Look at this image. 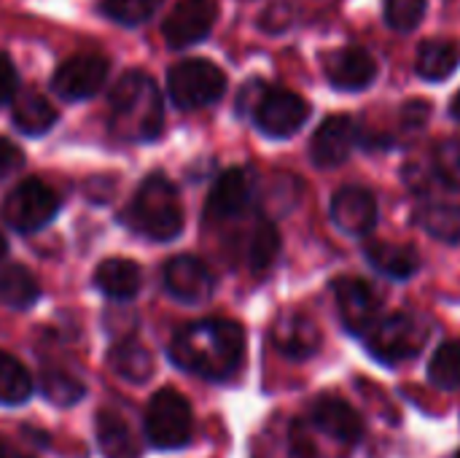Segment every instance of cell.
Instances as JSON below:
<instances>
[{
    "mask_svg": "<svg viewBox=\"0 0 460 458\" xmlns=\"http://www.w3.org/2000/svg\"><path fill=\"white\" fill-rule=\"evenodd\" d=\"M245 356V332L240 324L226 319L194 321L178 332L170 346V362L183 373L226 381L237 373Z\"/></svg>",
    "mask_w": 460,
    "mask_h": 458,
    "instance_id": "cell-1",
    "label": "cell"
},
{
    "mask_svg": "<svg viewBox=\"0 0 460 458\" xmlns=\"http://www.w3.org/2000/svg\"><path fill=\"white\" fill-rule=\"evenodd\" d=\"M111 130L121 140L146 143L159 138L164 124L162 94L143 70L124 73L111 89Z\"/></svg>",
    "mask_w": 460,
    "mask_h": 458,
    "instance_id": "cell-2",
    "label": "cell"
},
{
    "mask_svg": "<svg viewBox=\"0 0 460 458\" xmlns=\"http://www.w3.org/2000/svg\"><path fill=\"white\" fill-rule=\"evenodd\" d=\"M127 221L137 235L148 240H175L183 229V205L175 186L162 175L146 178L127 211Z\"/></svg>",
    "mask_w": 460,
    "mask_h": 458,
    "instance_id": "cell-3",
    "label": "cell"
},
{
    "mask_svg": "<svg viewBox=\"0 0 460 458\" xmlns=\"http://www.w3.org/2000/svg\"><path fill=\"white\" fill-rule=\"evenodd\" d=\"M167 92L175 108L181 111H197L205 105H213L226 92V76L224 70L210 59H183L170 67L167 73Z\"/></svg>",
    "mask_w": 460,
    "mask_h": 458,
    "instance_id": "cell-4",
    "label": "cell"
},
{
    "mask_svg": "<svg viewBox=\"0 0 460 458\" xmlns=\"http://www.w3.org/2000/svg\"><path fill=\"white\" fill-rule=\"evenodd\" d=\"M426 340L429 327H423L410 313H391L367 332V348L383 364H402L415 359L423 351Z\"/></svg>",
    "mask_w": 460,
    "mask_h": 458,
    "instance_id": "cell-5",
    "label": "cell"
},
{
    "mask_svg": "<svg viewBox=\"0 0 460 458\" xmlns=\"http://www.w3.org/2000/svg\"><path fill=\"white\" fill-rule=\"evenodd\" d=\"M191 405L172 389H162L154 394L146 410V437L159 451L183 448L191 440Z\"/></svg>",
    "mask_w": 460,
    "mask_h": 458,
    "instance_id": "cell-6",
    "label": "cell"
},
{
    "mask_svg": "<svg viewBox=\"0 0 460 458\" xmlns=\"http://www.w3.org/2000/svg\"><path fill=\"white\" fill-rule=\"evenodd\" d=\"M59 213V197L51 186L38 178H27L13 186L3 202V219L16 232H38L54 221Z\"/></svg>",
    "mask_w": 460,
    "mask_h": 458,
    "instance_id": "cell-7",
    "label": "cell"
},
{
    "mask_svg": "<svg viewBox=\"0 0 460 458\" xmlns=\"http://www.w3.org/2000/svg\"><path fill=\"white\" fill-rule=\"evenodd\" d=\"M307 116V100L291 89H264L253 108L256 127L270 138H291L305 127Z\"/></svg>",
    "mask_w": 460,
    "mask_h": 458,
    "instance_id": "cell-8",
    "label": "cell"
},
{
    "mask_svg": "<svg viewBox=\"0 0 460 458\" xmlns=\"http://www.w3.org/2000/svg\"><path fill=\"white\" fill-rule=\"evenodd\" d=\"M108 59L97 57V54H78L67 62H62L51 78V89L62 97V100H86L94 97L105 81H108Z\"/></svg>",
    "mask_w": 460,
    "mask_h": 458,
    "instance_id": "cell-9",
    "label": "cell"
},
{
    "mask_svg": "<svg viewBox=\"0 0 460 458\" xmlns=\"http://www.w3.org/2000/svg\"><path fill=\"white\" fill-rule=\"evenodd\" d=\"M216 13L218 8L213 0H181L162 24L164 40L172 49H186L205 40L216 24Z\"/></svg>",
    "mask_w": 460,
    "mask_h": 458,
    "instance_id": "cell-10",
    "label": "cell"
},
{
    "mask_svg": "<svg viewBox=\"0 0 460 458\" xmlns=\"http://www.w3.org/2000/svg\"><path fill=\"white\" fill-rule=\"evenodd\" d=\"M164 289L181 305H205L213 297V275L197 256H172L164 265Z\"/></svg>",
    "mask_w": 460,
    "mask_h": 458,
    "instance_id": "cell-11",
    "label": "cell"
},
{
    "mask_svg": "<svg viewBox=\"0 0 460 458\" xmlns=\"http://www.w3.org/2000/svg\"><path fill=\"white\" fill-rule=\"evenodd\" d=\"M334 297H337L340 319H342L348 332L367 335L377 324L380 297L367 281H361V278H340L334 283Z\"/></svg>",
    "mask_w": 460,
    "mask_h": 458,
    "instance_id": "cell-12",
    "label": "cell"
},
{
    "mask_svg": "<svg viewBox=\"0 0 460 458\" xmlns=\"http://www.w3.org/2000/svg\"><path fill=\"white\" fill-rule=\"evenodd\" d=\"M326 78L334 89L342 92H361L377 78L375 57L361 46H345L323 57Z\"/></svg>",
    "mask_w": 460,
    "mask_h": 458,
    "instance_id": "cell-13",
    "label": "cell"
},
{
    "mask_svg": "<svg viewBox=\"0 0 460 458\" xmlns=\"http://www.w3.org/2000/svg\"><path fill=\"white\" fill-rule=\"evenodd\" d=\"M358 140V127L350 116H329L310 140V157L318 167H337L342 165Z\"/></svg>",
    "mask_w": 460,
    "mask_h": 458,
    "instance_id": "cell-14",
    "label": "cell"
},
{
    "mask_svg": "<svg viewBox=\"0 0 460 458\" xmlns=\"http://www.w3.org/2000/svg\"><path fill=\"white\" fill-rule=\"evenodd\" d=\"M377 200L364 186H342L332 197V219L348 235H367L377 224Z\"/></svg>",
    "mask_w": 460,
    "mask_h": 458,
    "instance_id": "cell-15",
    "label": "cell"
},
{
    "mask_svg": "<svg viewBox=\"0 0 460 458\" xmlns=\"http://www.w3.org/2000/svg\"><path fill=\"white\" fill-rule=\"evenodd\" d=\"M253 202V175L245 167H232L218 175L208 197V219H234Z\"/></svg>",
    "mask_w": 460,
    "mask_h": 458,
    "instance_id": "cell-16",
    "label": "cell"
},
{
    "mask_svg": "<svg viewBox=\"0 0 460 458\" xmlns=\"http://www.w3.org/2000/svg\"><path fill=\"white\" fill-rule=\"evenodd\" d=\"M310 418L323 435H329L340 443L356 445L364 437V418L356 413V408L350 402H345L340 397H332V394L318 397L313 402Z\"/></svg>",
    "mask_w": 460,
    "mask_h": 458,
    "instance_id": "cell-17",
    "label": "cell"
},
{
    "mask_svg": "<svg viewBox=\"0 0 460 458\" xmlns=\"http://www.w3.org/2000/svg\"><path fill=\"white\" fill-rule=\"evenodd\" d=\"M272 343H275V348L283 356H288L294 362H302V359H310V356L318 354V348H321V329L305 313H288V316H283L275 324Z\"/></svg>",
    "mask_w": 460,
    "mask_h": 458,
    "instance_id": "cell-18",
    "label": "cell"
},
{
    "mask_svg": "<svg viewBox=\"0 0 460 458\" xmlns=\"http://www.w3.org/2000/svg\"><path fill=\"white\" fill-rule=\"evenodd\" d=\"M364 254H367V259H369V265L375 270H380L383 275H388L394 281H407L420 267V259H418L415 248L399 246V243H391V240H369L364 246Z\"/></svg>",
    "mask_w": 460,
    "mask_h": 458,
    "instance_id": "cell-19",
    "label": "cell"
},
{
    "mask_svg": "<svg viewBox=\"0 0 460 458\" xmlns=\"http://www.w3.org/2000/svg\"><path fill=\"white\" fill-rule=\"evenodd\" d=\"M94 286L111 300H132L143 286V273L132 259H105L94 270Z\"/></svg>",
    "mask_w": 460,
    "mask_h": 458,
    "instance_id": "cell-20",
    "label": "cell"
},
{
    "mask_svg": "<svg viewBox=\"0 0 460 458\" xmlns=\"http://www.w3.org/2000/svg\"><path fill=\"white\" fill-rule=\"evenodd\" d=\"M460 65V43L458 40H445V38H431L423 40L418 49V76L426 81H445L453 76Z\"/></svg>",
    "mask_w": 460,
    "mask_h": 458,
    "instance_id": "cell-21",
    "label": "cell"
},
{
    "mask_svg": "<svg viewBox=\"0 0 460 458\" xmlns=\"http://www.w3.org/2000/svg\"><path fill=\"white\" fill-rule=\"evenodd\" d=\"M13 127L24 135H43L57 124V108L38 92H24L11 111Z\"/></svg>",
    "mask_w": 460,
    "mask_h": 458,
    "instance_id": "cell-22",
    "label": "cell"
},
{
    "mask_svg": "<svg viewBox=\"0 0 460 458\" xmlns=\"http://www.w3.org/2000/svg\"><path fill=\"white\" fill-rule=\"evenodd\" d=\"M97 443L105 458H137V445L129 427L111 410L97 416Z\"/></svg>",
    "mask_w": 460,
    "mask_h": 458,
    "instance_id": "cell-23",
    "label": "cell"
},
{
    "mask_svg": "<svg viewBox=\"0 0 460 458\" xmlns=\"http://www.w3.org/2000/svg\"><path fill=\"white\" fill-rule=\"evenodd\" d=\"M40 286L24 267H5L0 273V302L13 310H27L38 302Z\"/></svg>",
    "mask_w": 460,
    "mask_h": 458,
    "instance_id": "cell-24",
    "label": "cell"
},
{
    "mask_svg": "<svg viewBox=\"0 0 460 458\" xmlns=\"http://www.w3.org/2000/svg\"><path fill=\"white\" fill-rule=\"evenodd\" d=\"M418 224L437 240L460 243V205L431 202L418 211Z\"/></svg>",
    "mask_w": 460,
    "mask_h": 458,
    "instance_id": "cell-25",
    "label": "cell"
},
{
    "mask_svg": "<svg viewBox=\"0 0 460 458\" xmlns=\"http://www.w3.org/2000/svg\"><path fill=\"white\" fill-rule=\"evenodd\" d=\"M32 394V378L19 359L0 351V405H22Z\"/></svg>",
    "mask_w": 460,
    "mask_h": 458,
    "instance_id": "cell-26",
    "label": "cell"
},
{
    "mask_svg": "<svg viewBox=\"0 0 460 458\" xmlns=\"http://www.w3.org/2000/svg\"><path fill=\"white\" fill-rule=\"evenodd\" d=\"M111 364H113V370L121 378H127L132 383H143L154 373L151 354L140 343H121V346H116L111 351Z\"/></svg>",
    "mask_w": 460,
    "mask_h": 458,
    "instance_id": "cell-27",
    "label": "cell"
},
{
    "mask_svg": "<svg viewBox=\"0 0 460 458\" xmlns=\"http://www.w3.org/2000/svg\"><path fill=\"white\" fill-rule=\"evenodd\" d=\"M429 381L442 391H456L460 386V340L442 343L429 362Z\"/></svg>",
    "mask_w": 460,
    "mask_h": 458,
    "instance_id": "cell-28",
    "label": "cell"
},
{
    "mask_svg": "<svg viewBox=\"0 0 460 458\" xmlns=\"http://www.w3.org/2000/svg\"><path fill=\"white\" fill-rule=\"evenodd\" d=\"M278 251H280V235H278L275 224L259 221L251 235V243H248V265L256 273H264L267 267H272Z\"/></svg>",
    "mask_w": 460,
    "mask_h": 458,
    "instance_id": "cell-29",
    "label": "cell"
},
{
    "mask_svg": "<svg viewBox=\"0 0 460 458\" xmlns=\"http://www.w3.org/2000/svg\"><path fill=\"white\" fill-rule=\"evenodd\" d=\"M162 0H102V11L108 19L135 27L148 22L156 11H159Z\"/></svg>",
    "mask_w": 460,
    "mask_h": 458,
    "instance_id": "cell-30",
    "label": "cell"
},
{
    "mask_svg": "<svg viewBox=\"0 0 460 458\" xmlns=\"http://www.w3.org/2000/svg\"><path fill=\"white\" fill-rule=\"evenodd\" d=\"M434 173L445 186L460 189V135L437 143V148H434Z\"/></svg>",
    "mask_w": 460,
    "mask_h": 458,
    "instance_id": "cell-31",
    "label": "cell"
},
{
    "mask_svg": "<svg viewBox=\"0 0 460 458\" xmlns=\"http://www.w3.org/2000/svg\"><path fill=\"white\" fill-rule=\"evenodd\" d=\"M429 0H385V22L399 32H412L426 16Z\"/></svg>",
    "mask_w": 460,
    "mask_h": 458,
    "instance_id": "cell-32",
    "label": "cell"
},
{
    "mask_svg": "<svg viewBox=\"0 0 460 458\" xmlns=\"http://www.w3.org/2000/svg\"><path fill=\"white\" fill-rule=\"evenodd\" d=\"M43 394L59 405V408H67V405H75L81 397H84V386L78 381H73L70 375L65 373H57V370H49L43 375Z\"/></svg>",
    "mask_w": 460,
    "mask_h": 458,
    "instance_id": "cell-33",
    "label": "cell"
},
{
    "mask_svg": "<svg viewBox=\"0 0 460 458\" xmlns=\"http://www.w3.org/2000/svg\"><path fill=\"white\" fill-rule=\"evenodd\" d=\"M16 89H19V76H16V67L13 62L0 54V105H5L8 100L16 97Z\"/></svg>",
    "mask_w": 460,
    "mask_h": 458,
    "instance_id": "cell-34",
    "label": "cell"
},
{
    "mask_svg": "<svg viewBox=\"0 0 460 458\" xmlns=\"http://www.w3.org/2000/svg\"><path fill=\"white\" fill-rule=\"evenodd\" d=\"M22 165H24V154H22V148H19L16 143L5 140V138H0V178L13 175Z\"/></svg>",
    "mask_w": 460,
    "mask_h": 458,
    "instance_id": "cell-35",
    "label": "cell"
},
{
    "mask_svg": "<svg viewBox=\"0 0 460 458\" xmlns=\"http://www.w3.org/2000/svg\"><path fill=\"white\" fill-rule=\"evenodd\" d=\"M429 119V103H420V100H412L402 108V121L404 127H423Z\"/></svg>",
    "mask_w": 460,
    "mask_h": 458,
    "instance_id": "cell-36",
    "label": "cell"
},
{
    "mask_svg": "<svg viewBox=\"0 0 460 458\" xmlns=\"http://www.w3.org/2000/svg\"><path fill=\"white\" fill-rule=\"evenodd\" d=\"M0 458H35V456H30V454H24V451H19V448H13V445H8V443H3V440H0Z\"/></svg>",
    "mask_w": 460,
    "mask_h": 458,
    "instance_id": "cell-37",
    "label": "cell"
},
{
    "mask_svg": "<svg viewBox=\"0 0 460 458\" xmlns=\"http://www.w3.org/2000/svg\"><path fill=\"white\" fill-rule=\"evenodd\" d=\"M450 113H453V116H456V119H458V121H460V92H458V94H456L453 105H450Z\"/></svg>",
    "mask_w": 460,
    "mask_h": 458,
    "instance_id": "cell-38",
    "label": "cell"
},
{
    "mask_svg": "<svg viewBox=\"0 0 460 458\" xmlns=\"http://www.w3.org/2000/svg\"><path fill=\"white\" fill-rule=\"evenodd\" d=\"M5 254H8V243H5V238L0 235V262L5 259Z\"/></svg>",
    "mask_w": 460,
    "mask_h": 458,
    "instance_id": "cell-39",
    "label": "cell"
},
{
    "mask_svg": "<svg viewBox=\"0 0 460 458\" xmlns=\"http://www.w3.org/2000/svg\"><path fill=\"white\" fill-rule=\"evenodd\" d=\"M456 458H460V451H458V456H456Z\"/></svg>",
    "mask_w": 460,
    "mask_h": 458,
    "instance_id": "cell-40",
    "label": "cell"
}]
</instances>
